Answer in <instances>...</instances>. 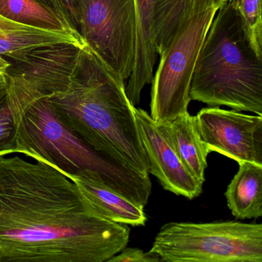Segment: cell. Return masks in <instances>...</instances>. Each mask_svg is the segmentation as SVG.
<instances>
[{"mask_svg":"<svg viewBox=\"0 0 262 262\" xmlns=\"http://www.w3.org/2000/svg\"><path fill=\"white\" fill-rule=\"evenodd\" d=\"M129 234L54 167L0 158V262H107Z\"/></svg>","mask_w":262,"mask_h":262,"instance_id":"1","label":"cell"},{"mask_svg":"<svg viewBox=\"0 0 262 262\" xmlns=\"http://www.w3.org/2000/svg\"><path fill=\"white\" fill-rule=\"evenodd\" d=\"M59 120L98 152L132 171L149 177L134 105L125 80L88 46L82 49L71 83L49 96Z\"/></svg>","mask_w":262,"mask_h":262,"instance_id":"2","label":"cell"},{"mask_svg":"<svg viewBox=\"0 0 262 262\" xmlns=\"http://www.w3.org/2000/svg\"><path fill=\"white\" fill-rule=\"evenodd\" d=\"M5 78L19 153L54 167L68 178L85 170L94 171L104 183L145 208L152 186L149 177L87 145L59 120L49 96L20 78Z\"/></svg>","mask_w":262,"mask_h":262,"instance_id":"3","label":"cell"},{"mask_svg":"<svg viewBox=\"0 0 262 262\" xmlns=\"http://www.w3.org/2000/svg\"><path fill=\"white\" fill-rule=\"evenodd\" d=\"M191 100L262 116V59L247 39L240 18L221 4L199 52Z\"/></svg>","mask_w":262,"mask_h":262,"instance_id":"4","label":"cell"},{"mask_svg":"<svg viewBox=\"0 0 262 262\" xmlns=\"http://www.w3.org/2000/svg\"><path fill=\"white\" fill-rule=\"evenodd\" d=\"M219 8L214 0H194L159 55L150 103V116L156 122H170L188 112L196 61Z\"/></svg>","mask_w":262,"mask_h":262,"instance_id":"5","label":"cell"},{"mask_svg":"<svg viewBox=\"0 0 262 262\" xmlns=\"http://www.w3.org/2000/svg\"><path fill=\"white\" fill-rule=\"evenodd\" d=\"M150 251L166 262H262V225L169 222Z\"/></svg>","mask_w":262,"mask_h":262,"instance_id":"6","label":"cell"},{"mask_svg":"<svg viewBox=\"0 0 262 262\" xmlns=\"http://www.w3.org/2000/svg\"><path fill=\"white\" fill-rule=\"evenodd\" d=\"M76 31L108 67L128 79L136 59L135 0H79Z\"/></svg>","mask_w":262,"mask_h":262,"instance_id":"7","label":"cell"},{"mask_svg":"<svg viewBox=\"0 0 262 262\" xmlns=\"http://www.w3.org/2000/svg\"><path fill=\"white\" fill-rule=\"evenodd\" d=\"M195 122L208 152L262 165V116L211 107L202 108Z\"/></svg>","mask_w":262,"mask_h":262,"instance_id":"8","label":"cell"},{"mask_svg":"<svg viewBox=\"0 0 262 262\" xmlns=\"http://www.w3.org/2000/svg\"><path fill=\"white\" fill-rule=\"evenodd\" d=\"M84 47L64 42L7 55L5 76L24 79L47 96L62 93L71 83Z\"/></svg>","mask_w":262,"mask_h":262,"instance_id":"9","label":"cell"},{"mask_svg":"<svg viewBox=\"0 0 262 262\" xmlns=\"http://www.w3.org/2000/svg\"><path fill=\"white\" fill-rule=\"evenodd\" d=\"M134 113L149 163V174L159 180L164 189L176 195L188 199L200 195L203 185L191 176L181 160L173 145L168 122H156L142 108L135 107Z\"/></svg>","mask_w":262,"mask_h":262,"instance_id":"10","label":"cell"},{"mask_svg":"<svg viewBox=\"0 0 262 262\" xmlns=\"http://www.w3.org/2000/svg\"><path fill=\"white\" fill-rule=\"evenodd\" d=\"M90 203L105 219L132 226H144V208L104 183L99 174L85 170L70 176Z\"/></svg>","mask_w":262,"mask_h":262,"instance_id":"11","label":"cell"},{"mask_svg":"<svg viewBox=\"0 0 262 262\" xmlns=\"http://www.w3.org/2000/svg\"><path fill=\"white\" fill-rule=\"evenodd\" d=\"M135 3L137 25L136 59L125 85V93L128 100L136 106L140 102L144 87L152 82L157 53L153 36L156 0H135Z\"/></svg>","mask_w":262,"mask_h":262,"instance_id":"12","label":"cell"},{"mask_svg":"<svg viewBox=\"0 0 262 262\" xmlns=\"http://www.w3.org/2000/svg\"><path fill=\"white\" fill-rule=\"evenodd\" d=\"M84 46L81 36L67 31L48 30L21 24L0 15V56L16 52L52 45L64 43Z\"/></svg>","mask_w":262,"mask_h":262,"instance_id":"13","label":"cell"},{"mask_svg":"<svg viewBox=\"0 0 262 262\" xmlns=\"http://www.w3.org/2000/svg\"><path fill=\"white\" fill-rule=\"evenodd\" d=\"M225 195L231 214L237 219L262 216V165L241 162Z\"/></svg>","mask_w":262,"mask_h":262,"instance_id":"14","label":"cell"},{"mask_svg":"<svg viewBox=\"0 0 262 262\" xmlns=\"http://www.w3.org/2000/svg\"><path fill=\"white\" fill-rule=\"evenodd\" d=\"M168 128L181 160L191 176L203 185L209 152L201 140L195 116H191L187 112L168 122Z\"/></svg>","mask_w":262,"mask_h":262,"instance_id":"15","label":"cell"},{"mask_svg":"<svg viewBox=\"0 0 262 262\" xmlns=\"http://www.w3.org/2000/svg\"><path fill=\"white\" fill-rule=\"evenodd\" d=\"M0 15L33 27L79 34L38 0H0Z\"/></svg>","mask_w":262,"mask_h":262,"instance_id":"16","label":"cell"},{"mask_svg":"<svg viewBox=\"0 0 262 262\" xmlns=\"http://www.w3.org/2000/svg\"><path fill=\"white\" fill-rule=\"evenodd\" d=\"M217 7L220 0H214ZM194 0H156L153 36L157 55L162 54L171 39L181 18L191 7Z\"/></svg>","mask_w":262,"mask_h":262,"instance_id":"17","label":"cell"},{"mask_svg":"<svg viewBox=\"0 0 262 262\" xmlns=\"http://www.w3.org/2000/svg\"><path fill=\"white\" fill-rule=\"evenodd\" d=\"M225 2L238 15L250 46L262 59L261 0H220V5Z\"/></svg>","mask_w":262,"mask_h":262,"instance_id":"18","label":"cell"},{"mask_svg":"<svg viewBox=\"0 0 262 262\" xmlns=\"http://www.w3.org/2000/svg\"><path fill=\"white\" fill-rule=\"evenodd\" d=\"M13 153H19V149L13 112L6 95L0 101V158Z\"/></svg>","mask_w":262,"mask_h":262,"instance_id":"19","label":"cell"},{"mask_svg":"<svg viewBox=\"0 0 262 262\" xmlns=\"http://www.w3.org/2000/svg\"><path fill=\"white\" fill-rule=\"evenodd\" d=\"M160 257L151 251H142L139 248H125L107 262H159Z\"/></svg>","mask_w":262,"mask_h":262,"instance_id":"20","label":"cell"},{"mask_svg":"<svg viewBox=\"0 0 262 262\" xmlns=\"http://www.w3.org/2000/svg\"><path fill=\"white\" fill-rule=\"evenodd\" d=\"M79 1V0H59L61 6L65 12L66 16L68 19L69 24L74 31H76V12H77Z\"/></svg>","mask_w":262,"mask_h":262,"instance_id":"21","label":"cell"},{"mask_svg":"<svg viewBox=\"0 0 262 262\" xmlns=\"http://www.w3.org/2000/svg\"><path fill=\"white\" fill-rule=\"evenodd\" d=\"M38 1L41 3V4H43L47 8L50 9L59 19H62L71 30H73L72 27H70V24H69L68 19H67V16H66L65 12H64L63 8L61 6L59 0H38Z\"/></svg>","mask_w":262,"mask_h":262,"instance_id":"22","label":"cell"},{"mask_svg":"<svg viewBox=\"0 0 262 262\" xmlns=\"http://www.w3.org/2000/svg\"><path fill=\"white\" fill-rule=\"evenodd\" d=\"M9 66H10V64L7 62V59L0 56V76H5L6 72H7Z\"/></svg>","mask_w":262,"mask_h":262,"instance_id":"23","label":"cell"},{"mask_svg":"<svg viewBox=\"0 0 262 262\" xmlns=\"http://www.w3.org/2000/svg\"><path fill=\"white\" fill-rule=\"evenodd\" d=\"M7 95V80L6 78L0 80V101Z\"/></svg>","mask_w":262,"mask_h":262,"instance_id":"24","label":"cell"},{"mask_svg":"<svg viewBox=\"0 0 262 262\" xmlns=\"http://www.w3.org/2000/svg\"><path fill=\"white\" fill-rule=\"evenodd\" d=\"M4 78H5V76H0V80H1V79H4Z\"/></svg>","mask_w":262,"mask_h":262,"instance_id":"25","label":"cell"}]
</instances>
